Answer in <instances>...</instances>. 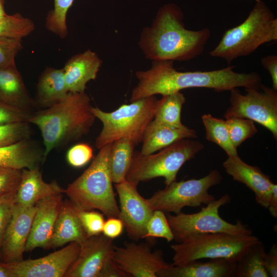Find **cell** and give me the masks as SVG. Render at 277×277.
I'll use <instances>...</instances> for the list:
<instances>
[{"label": "cell", "mask_w": 277, "mask_h": 277, "mask_svg": "<svg viewBox=\"0 0 277 277\" xmlns=\"http://www.w3.org/2000/svg\"><path fill=\"white\" fill-rule=\"evenodd\" d=\"M235 264L224 259L196 261L183 266L170 264L158 273L157 277H231Z\"/></svg>", "instance_id": "603a6c76"}, {"label": "cell", "mask_w": 277, "mask_h": 277, "mask_svg": "<svg viewBox=\"0 0 277 277\" xmlns=\"http://www.w3.org/2000/svg\"><path fill=\"white\" fill-rule=\"evenodd\" d=\"M29 124L24 122L0 125V147L29 138L31 134Z\"/></svg>", "instance_id": "e575fe53"}, {"label": "cell", "mask_w": 277, "mask_h": 277, "mask_svg": "<svg viewBox=\"0 0 277 277\" xmlns=\"http://www.w3.org/2000/svg\"><path fill=\"white\" fill-rule=\"evenodd\" d=\"M262 66L268 71L272 80V88L277 90V55H268L261 60Z\"/></svg>", "instance_id": "ee69618b"}, {"label": "cell", "mask_w": 277, "mask_h": 277, "mask_svg": "<svg viewBox=\"0 0 277 277\" xmlns=\"http://www.w3.org/2000/svg\"><path fill=\"white\" fill-rule=\"evenodd\" d=\"M226 122L231 143L236 149L258 132L254 122L249 119L230 118L226 119Z\"/></svg>", "instance_id": "d6a6232c"}, {"label": "cell", "mask_w": 277, "mask_h": 277, "mask_svg": "<svg viewBox=\"0 0 277 277\" xmlns=\"http://www.w3.org/2000/svg\"><path fill=\"white\" fill-rule=\"evenodd\" d=\"M197 136L194 129L186 126L178 128L153 120L145 129L140 152L143 155L150 154L182 139H192Z\"/></svg>", "instance_id": "7402d4cb"}, {"label": "cell", "mask_w": 277, "mask_h": 277, "mask_svg": "<svg viewBox=\"0 0 277 277\" xmlns=\"http://www.w3.org/2000/svg\"><path fill=\"white\" fill-rule=\"evenodd\" d=\"M231 201L228 194L202 207L198 212L191 214L182 212L174 215L167 214V219L174 240L182 243L193 236L209 233L224 232L235 235H251L252 230L238 220L231 224L219 215V209Z\"/></svg>", "instance_id": "9c48e42d"}, {"label": "cell", "mask_w": 277, "mask_h": 277, "mask_svg": "<svg viewBox=\"0 0 277 277\" xmlns=\"http://www.w3.org/2000/svg\"><path fill=\"white\" fill-rule=\"evenodd\" d=\"M254 1H255L256 2H259V1H261V0H254Z\"/></svg>", "instance_id": "681fc988"}, {"label": "cell", "mask_w": 277, "mask_h": 277, "mask_svg": "<svg viewBox=\"0 0 277 277\" xmlns=\"http://www.w3.org/2000/svg\"><path fill=\"white\" fill-rule=\"evenodd\" d=\"M277 41V18L262 1L256 2L245 20L226 30L210 56L224 59L228 65L255 52L262 45Z\"/></svg>", "instance_id": "5b68a950"}, {"label": "cell", "mask_w": 277, "mask_h": 277, "mask_svg": "<svg viewBox=\"0 0 277 277\" xmlns=\"http://www.w3.org/2000/svg\"><path fill=\"white\" fill-rule=\"evenodd\" d=\"M35 206L25 207L15 204L4 232L0 255L4 263L23 260L24 252L29 237Z\"/></svg>", "instance_id": "2e32d148"}, {"label": "cell", "mask_w": 277, "mask_h": 277, "mask_svg": "<svg viewBox=\"0 0 277 277\" xmlns=\"http://www.w3.org/2000/svg\"><path fill=\"white\" fill-rule=\"evenodd\" d=\"M44 160L41 151L30 138L15 144L0 147V166L16 169L38 167Z\"/></svg>", "instance_id": "d4e9b609"}, {"label": "cell", "mask_w": 277, "mask_h": 277, "mask_svg": "<svg viewBox=\"0 0 277 277\" xmlns=\"http://www.w3.org/2000/svg\"><path fill=\"white\" fill-rule=\"evenodd\" d=\"M112 258L118 267L129 276L157 277L158 273L170 265L161 250L152 251L147 243H124L114 246Z\"/></svg>", "instance_id": "4fadbf2b"}, {"label": "cell", "mask_w": 277, "mask_h": 277, "mask_svg": "<svg viewBox=\"0 0 277 277\" xmlns=\"http://www.w3.org/2000/svg\"><path fill=\"white\" fill-rule=\"evenodd\" d=\"M245 94L238 88L230 92V106L224 114L226 119L245 118L259 123L277 138V92L261 84L259 88H245Z\"/></svg>", "instance_id": "8fae6325"}, {"label": "cell", "mask_w": 277, "mask_h": 277, "mask_svg": "<svg viewBox=\"0 0 277 277\" xmlns=\"http://www.w3.org/2000/svg\"><path fill=\"white\" fill-rule=\"evenodd\" d=\"M203 148L200 141L184 138L155 154L143 155L140 151H134L126 180L138 185L141 182L162 177L168 186L176 181L182 166Z\"/></svg>", "instance_id": "52a82bcc"}, {"label": "cell", "mask_w": 277, "mask_h": 277, "mask_svg": "<svg viewBox=\"0 0 277 277\" xmlns=\"http://www.w3.org/2000/svg\"><path fill=\"white\" fill-rule=\"evenodd\" d=\"M112 144L100 149L88 168L64 192L78 209H98L108 218L118 217L120 214L110 171Z\"/></svg>", "instance_id": "277c9868"}, {"label": "cell", "mask_w": 277, "mask_h": 277, "mask_svg": "<svg viewBox=\"0 0 277 277\" xmlns=\"http://www.w3.org/2000/svg\"><path fill=\"white\" fill-rule=\"evenodd\" d=\"M80 245L78 256L64 277H99L112 258L113 239L100 234L87 238Z\"/></svg>", "instance_id": "9a60e30c"}, {"label": "cell", "mask_w": 277, "mask_h": 277, "mask_svg": "<svg viewBox=\"0 0 277 277\" xmlns=\"http://www.w3.org/2000/svg\"><path fill=\"white\" fill-rule=\"evenodd\" d=\"M63 69L47 67L40 75L37 84L36 100L47 108L60 102L67 95Z\"/></svg>", "instance_id": "484cf974"}, {"label": "cell", "mask_w": 277, "mask_h": 277, "mask_svg": "<svg viewBox=\"0 0 277 277\" xmlns=\"http://www.w3.org/2000/svg\"><path fill=\"white\" fill-rule=\"evenodd\" d=\"M267 209L273 217H277V185L274 183L272 186V195Z\"/></svg>", "instance_id": "bcb514c9"}, {"label": "cell", "mask_w": 277, "mask_h": 277, "mask_svg": "<svg viewBox=\"0 0 277 277\" xmlns=\"http://www.w3.org/2000/svg\"><path fill=\"white\" fill-rule=\"evenodd\" d=\"M31 113L32 112L0 102V125L28 122Z\"/></svg>", "instance_id": "ab89813d"}, {"label": "cell", "mask_w": 277, "mask_h": 277, "mask_svg": "<svg viewBox=\"0 0 277 277\" xmlns=\"http://www.w3.org/2000/svg\"><path fill=\"white\" fill-rule=\"evenodd\" d=\"M157 101L152 95L122 105L110 112L92 107L91 111L95 118L103 124L95 140V147L100 149L123 138L129 139L135 145L142 142L145 129L154 118Z\"/></svg>", "instance_id": "8992f818"}, {"label": "cell", "mask_w": 277, "mask_h": 277, "mask_svg": "<svg viewBox=\"0 0 277 277\" xmlns=\"http://www.w3.org/2000/svg\"><path fill=\"white\" fill-rule=\"evenodd\" d=\"M5 0H0V16L7 14L5 10Z\"/></svg>", "instance_id": "c3c4849f"}, {"label": "cell", "mask_w": 277, "mask_h": 277, "mask_svg": "<svg viewBox=\"0 0 277 277\" xmlns=\"http://www.w3.org/2000/svg\"><path fill=\"white\" fill-rule=\"evenodd\" d=\"M62 194L44 198L35 205L36 211L28 238L25 252L41 247L49 249L54 224L63 205Z\"/></svg>", "instance_id": "e0dca14e"}, {"label": "cell", "mask_w": 277, "mask_h": 277, "mask_svg": "<svg viewBox=\"0 0 277 277\" xmlns=\"http://www.w3.org/2000/svg\"><path fill=\"white\" fill-rule=\"evenodd\" d=\"M179 6L168 4L158 11L150 27L143 28L138 45L152 61H188L201 55L209 39L208 28L188 30Z\"/></svg>", "instance_id": "7a4b0ae2"}, {"label": "cell", "mask_w": 277, "mask_h": 277, "mask_svg": "<svg viewBox=\"0 0 277 277\" xmlns=\"http://www.w3.org/2000/svg\"><path fill=\"white\" fill-rule=\"evenodd\" d=\"M93 149L88 144L80 143L69 149L66 158L72 167L78 168L85 165L93 157Z\"/></svg>", "instance_id": "f35d334b"}, {"label": "cell", "mask_w": 277, "mask_h": 277, "mask_svg": "<svg viewBox=\"0 0 277 277\" xmlns=\"http://www.w3.org/2000/svg\"><path fill=\"white\" fill-rule=\"evenodd\" d=\"M223 166L233 180L244 184L253 191L258 204L268 208L274 184L269 175L259 167L246 163L239 155L228 156Z\"/></svg>", "instance_id": "ac0fdd59"}, {"label": "cell", "mask_w": 277, "mask_h": 277, "mask_svg": "<svg viewBox=\"0 0 277 277\" xmlns=\"http://www.w3.org/2000/svg\"><path fill=\"white\" fill-rule=\"evenodd\" d=\"M102 64L96 53L90 49L69 59L63 68L68 92H85L87 83L96 78Z\"/></svg>", "instance_id": "d6986e66"}, {"label": "cell", "mask_w": 277, "mask_h": 277, "mask_svg": "<svg viewBox=\"0 0 277 277\" xmlns=\"http://www.w3.org/2000/svg\"><path fill=\"white\" fill-rule=\"evenodd\" d=\"M0 277H10V274L6 269L0 262Z\"/></svg>", "instance_id": "7dc6e473"}, {"label": "cell", "mask_w": 277, "mask_h": 277, "mask_svg": "<svg viewBox=\"0 0 277 277\" xmlns=\"http://www.w3.org/2000/svg\"><path fill=\"white\" fill-rule=\"evenodd\" d=\"M135 145L129 139L123 138L112 144L110 166L113 183H118L126 180V175L130 167Z\"/></svg>", "instance_id": "4316f807"}, {"label": "cell", "mask_w": 277, "mask_h": 277, "mask_svg": "<svg viewBox=\"0 0 277 277\" xmlns=\"http://www.w3.org/2000/svg\"><path fill=\"white\" fill-rule=\"evenodd\" d=\"M16 192L0 197V251L5 231L16 204Z\"/></svg>", "instance_id": "60d3db41"}, {"label": "cell", "mask_w": 277, "mask_h": 277, "mask_svg": "<svg viewBox=\"0 0 277 277\" xmlns=\"http://www.w3.org/2000/svg\"><path fill=\"white\" fill-rule=\"evenodd\" d=\"M149 238H161L168 242L174 240L173 234L164 212L159 210L153 211L147 223L146 234L143 239Z\"/></svg>", "instance_id": "836d02e7"}, {"label": "cell", "mask_w": 277, "mask_h": 277, "mask_svg": "<svg viewBox=\"0 0 277 277\" xmlns=\"http://www.w3.org/2000/svg\"><path fill=\"white\" fill-rule=\"evenodd\" d=\"M259 241L251 235L224 232L198 234L171 245L174 266L185 265L203 259H224L236 263Z\"/></svg>", "instance_id": "ba28073f"}, {"label": "cell", "mask_w": 277, "mask_h": 277, "mask_svg": "<svg viewBox=\"0 0 277 277\" xmlns=\"http://www.w3.org/2000/svg\"><path fill=\"white\" fill-rule=\"evenodd\" d=\"M124 225L118 217H109L105 221L102 233L108 238L114 239L123 232Z\"/></svg>", "instance_id": "7bdbcfd3"}, {"label": "cell", "mask_w": 277, "mask_h": 277, "mask_svg": "<svg viewBox=\"0 0 277 277\" xmlns=\"http://www.w3.org/2000/svg\"><path fill=\"white\" fill-rule=\"evenodd\" d=\"M185 102V96L180 91L163 95L157 101L153 120L175 127H184L181 122V111Z\"/></svg>", "instance_id": "f1b7e54d"}, {"label": "cell", "mask_w": 277, "mask_h": 277, "mask_svg": "<svg viewBox=\"0 0 277 277\" xmlns=\"http://www.w3.org/2000/svg\"><path fill=\"white\" fill-rule=\"evenodd\" d=\"M173 61H152L151 67L146 71H137V85L133 89L131 102L143 98L161 94L162 96L190 88L212 89L216 92L230 91L238 88H259L262 77L256 72L239 73L234 66L212 71H177Z\"/></svg>", "instance_id": "6da1fadb"}, {"label": "cell", "mask_w": 277, "mask_h": 277, "mask_svg": "<svg viewBox=\"0 0 277 277\" xmlns=\"http://www.w3.org/2000/svg\"><path fill=\"white\" fill-rule=\"evenodd\" d=\"M222 180L220 172L213 170L199 179L174 181L155 192L146 201L152 211L159 210L177 214L185 207H200L214 201L215 198L208 190Z\"/></svg>", "instance_id": "30bf717a"}, {"label": "cell", "mask_w": 277, "mask_h": 277, "mask_svg": "<svg viewBox=\"0 0 277 277\" xmlns=\"http://www.w3.org/2000/svg\"><path fill=\"white\" fill-rule=\"evenodd\" d=\"M87 238L78 216V209L69 200H65L56 220L49 249H56L71 242L80 245Z\"/></svg>", "instance_id": "ffe728a7"}, {"label": "cell", "mask_w": 277, "mask_h": 277, "mask_svg": "<svg viewBox=\"0 0 277 277\" xmlns=\"http://www.w3.org/2000/svg\"><path fill=\"white\" fill-rule=\"evenodd\" d=\"M34 29L33 22L19 13L0 16V37L22 39Z\"/></svg>", "instance_id": "4dcf8cb0"}, {"label": "cell", "mask_w": 277, "mask_h": 277, "mask_svg": "<svg viewBox=\"0 0 277 277\" xmlns=\"http://www.w3.org/2000/svg\"><path fill=\"white\" fill-rule=\"evenodd\" d=\"M22 172V169L0 166V197L17 191Z\"/></svg>", "instance_id": "74e56055"}, {"label": "cell", "mask_w": 277, "mask_h": 277, "mask_svg": "<svg viewBox=\"0 0 277 277\" xmlns=\"http://www.w3.org/2000/svg\"><path fill=\"white\" fill-rule=\"evenodd\" d=\"M137 186L127 180L114 184L120 204L118 218L122 221L129 239L135 241L143 239L153 211L137 191Z\"/></svg>", "instance_id": "5bb4252c"}, {"label": "cell", "mask_w": 277, "mask_h": 277, "mask_svg": "<svg viewBox=\"0 0 277 277\" xmlns=\"http://www.w3.org/2000/svg\"><path fill=\"white\" fill-rule=\"evenodd\" d=\"M262 264L267 270L269 276H277V245L274 243L269 251L265 253L262 259Z\"/></svg>", "instance_id": "b9f144b4"}, {"label": "cell", "mask_w": 277, "mask_h": 277, "mask_svg": "<svg viewBox=\"0 0 277 277\" xmlns=\"http://www.w3.org/2000/svg\"><path fill=\"white\" fill-rule=\"evenodd\" d=\"M265 253L263 242L258 241L236 263L231 277H268V273L262 264L263 256Z\"/></svg>", "instance_id": "83f0119b"}, {"label": "cell", "mask_w": 277, "mask_h": 277, "mask_svg": "<svg viewBox=\"0 0 277 277\" xmlns=\"http://www.w3.org/2000/svg\"><path fill=\"white\" fill-rule=\"evenodd\" d=\"M74 0H54V8L46 17L45 26L51 32L64 38L68 34L67 14Z\"/></svg>", "instance_id": "1f68e13d"}, {"label": "cell", "mask_w": 277, "mask_h": 277, "mask_svg": "<svg viewBox=\"0 0 277 277\" xmlns=\"http://www.w3.org/2000/svg\"><path fill=\"white\" fill-rule=\"evenodd\" d=\"M99 277H129L111 258L106 264Z\"/></svg>", "instance_id": "f6af8a7d"}, {"label": "cell", "mask_w": 277, "mask_h": 277, "mask_svg": "<svg viewBox=\"0 0 277 277\" xmlns=\"http://www.w3.org/2000/svg\"><path fill=\"white\" fill-rule=\"evenodd\" d=\"M80 249V244L71 242L42 258L1 263L10 277H63L76 259Z\"/></svg>", "instance_id": "7c38bea8"}, {"label": "cell", "mask_w": 277, "mask_h": 277, "mask_svg": "<svg viewBox=\"0 0 277 277\" xmlns=\"http://www.w3.org/2000/svg\"><path fill=\"white\" fill-rule=\"evenodd\" d=\"M78 214L88 238L100 234L102 232L105 221L102 214L95 211L79 209Z\"/></svg>", "instance_id": "d590c367"}, {"label": "cell", "mask_w": 277, "mask_h": 277, "mask_svg": "<svg viewBox=\"0 0 277 277\" xmlns=\"http://www.w3.org/2000/svg\"><path fill=\"white\" fill-rule=\"evenodd\" d=\"M90 98L83 92H68L60 102L31 113L28 122L40 130L45 147L44 160L54 148L87 135L95 118Z\"/></svg>", "instance_id": "3957f363"}, {"label": "cell", "mask_w": 277, "mask_h": 277, "mask_svg": "<svg viewBox=\"0 0 277 277\" xmlns=\"http://www.w3.org/2000/svg\"><path fill=\"white\" fill-rule=\"evenodd\" d=\"M202 120L206 131V137L222 148L229 156L238 155L237 149L232 145L226 121L211 114H205Z\"/></svg>", "instance_id": "f546056e"}, {"label": "cell", "mask_w": 277, "mask_h": 277, "mask_svg": "<svg viewBox=\"0 0 277 277\" xmlns=\"http://www.w3.org/2000/svg\"><path fill=\"white\" fill-rule=\"evenodd\" d=\"M22 48V39L0 37V69L15 64V56Z\"/></svg>", "instance_id": "8d00e7d4"}, {"label": "cell", "mask_w": 277, "mask_h": 277, "mask_svg": "<svg viewBox=\"0 0 277 277\" xmlns=\"http://www.w3.org/2000/svg\"><path fill=\"white\" fill-rule=\"evenodd\" d=\"M0 102L30 112L35 107L15 64L0 69Z\"/></svg>", "instance_id": "cb8c5ba5"}, {"label": "cell", "mask_w": 277, "mask_h": 277, "mask_svg": "<svg viewBox=\"0 0 277 277\" xmlns=\"http://www.w3.org/2000/svg\"><path fill=\"white\" fill-rule=\"evenodd\" d=\"M22 177L16 192V203L25 207L35 206L46 197L64 193L65 189L54 181L45 182L39 167L22 169Z\"/></svg>", "instance_id": "44dd1931"}]
</instances>
